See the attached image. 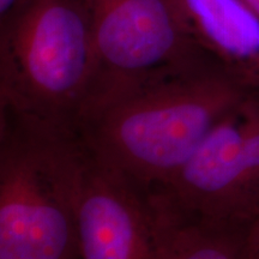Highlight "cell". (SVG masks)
Returning a JSON list of instances; mask_svg holds the SVG:
<instances>
[{"instance_id": "7c38bea8", "label": "cell", "mask_w": 259, "mask_h": 259, "mask_svg": "<svg viewBox=\"0 0 259 259\" xmlns=\"http://www.w3.org/2000/svg\"><path fill=\"white\" fill-rule=\"evenodd\" d=\"M244 2L253 10L254 14L259 17V0H244Z\"/></svg>"}, {"instance_id": "8992f818", "label": "cell", "mask_w": 259, "mask_h": 259, "mask_svg": "<svg viewBox=\"0 0 259 259\" xmlns=\"http://www.w3.org/2000/svg\"><path fill=\"white\" fill-rule=\"evenodd\" d=\"M72 162L79 259H158L169 225L161 199L97 158L77 134Z\"/></svg>"}, {"instance_id": "5b68a950", "label": "cell", "mask_w": 259, "mask_h": 259, "mask_svg": "<svg viewBox=\"0 0 259 259\" xmlns=\"http://www.w3.org/2000/svg\"><path fill=\"white\" fill-rule=\"evenodd\" d=\"M151 191L179 218L247 228L259 212V90H248L192 156Z\"/></svg>"}, {"instance_id": "9c48e42d", "label": "cell", "mask_w": 259, "mask_h": 259, "mask_svg": "<svg viewBox=\"0 0 259 259\" xmlns=\"http://www.w3.org/2000/svg\"><path fill=\"white\" fill-rule=\"evenodd\" d=\"M245 244L247 259H259V212L246 228Z\"/></svg>"}, {"instance_id": "8fae6325", "label": "cell", "mask_w": 259, "mask_h": 259, "mask_svg": "<svg viewBox=\"0 0 259 259\" xmlns=\"http://www.w3.org/2000/svg\"><path fill=\"white\" fill-rule=\"evenodd\" d=\"M18 0H0V22L5 18V16L9 14L11 10L16 5Z\"/></svg>"}, {"instance_id": "52a82bcc", "label": "cell", "mask_w": 259, "mask_h": 259, "mask_svg": "<svg viewBox=\"0 0 259 259\" xmlns=\"http://www.w3.org/2000/svg\"><path fill=\"white\" fill-rule=\"evenodd\" d=\"M204 51L239 83L259 90V17L244 0H176Z\"/></svg>"}, {"instance_id": "277c9868", "label": "cell", "mask_w": 259, "mask_h": 259, "mask_svg": "<svg viewBox=\"0 0 259 259\" xmlns=\"http://www.w3.org/2000/svg\"><path fill=\"white\" fill-rule=\"evenodd\" d=\"M83 2L92 23L94 72L80 115L138 84L211 57L194 40L176 0Z\"/></svg>"}, {"instance_id": "30bf717a", "label": "cell", "mask_w": 259, "mask_h": 259, "mask_svg": "<svg viewBox=\"0 0 259 259\" xmlns=\"http://www.w3.org/2000/svg\"><path fill=\"white\" fill-rule=\"evenodd\" d=\"M12 109L8 101L0 95V139L4 136L6 128H8L10 118H11Z\"/></svg>"}, {"instance_id": "6da1fadb", "label": "cell", "mask_w": 259, "mask_h": 259, "mask_svg": "<svg viewBox=\"0 0 259 259\" xmlns=\"http://www.w3.org/2000/svg\"><path fill=\"white\" fill-rule=\"evenodd\" d=\"M248 90L210 57L94 107L74 131L97 158L151 190L192 156Z\"/></svg>"}, {"instance_id": "ba28073f", "label": "cell", "mask_w": 259, "mask_h": 259, "mask_svg": "<svg viewBox=\"0 0 259 259\" xmlns=\"http://www.w3.org/2000/svg\"><path fill=\"white\" fill-rule=\"evenodd\" d=\"M168 211L169 225L158 259H247L244 227L191 221Z\"/></svg>"}, {"instance_id": "3957f363", "label": "cell", "mask_w": 259, "mask_h": 259, "mask_svg": "<svg viewBox=\"0 0 259 259\" xmlns=\"http://www.w3.org/2000/svg\"><path fill=\"white\" fill-rule=\"evenodd\" d=\"M73 136L12 111L0 139V259H79Z\"/></svg>"}, {"instance_id": "7a4b0ae2", "label": "cell", "mask_w": 259, "mask_h": 259, "mask_svg": "<svg viewBox=\"0 0 259 259\" xmlns=\"http://www.w3.org/2000/svg\"><path fill=\"white\" fill-rule=\"evenodd\" d=\"M93 72L83 0H18L0 22V95L18 114L74 131Z\"/></svg>"}]
</instances>
